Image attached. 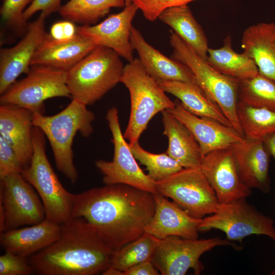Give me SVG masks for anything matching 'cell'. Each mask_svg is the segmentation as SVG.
Segmentation results:
<instances>
[{"mask_svg":"<svg viewBox=\"0 0 275 275\" xmlns=\"http://www.w3.org/2000/svg\"><path fill=\"white\" fill-rule=\"evenodd\" d=\"M155 209L153 194L115 184L75 194L73 217L85 219L115 251L144 233Z\"/></svg>","mask_w":275,"mask_h":275,"instance_id":"6da1fadb","label":"cell"},{"mask_svg":"<svg viewBox=\"0 0 275 275\" xmlns=\"http://www.w3.org/2000/svg\"><path fill=\"white\" fill-rule=\"evenodd\" d=\"M52 244L30 257L39 275H95L110 267L114 251L108 248L93 227L82 217L61 225Z\"/></svg>","mask_w":275,"mask_h":275,"instance_id":"7a4b0ae2","label":"cell"},{"mask_svg":"<svg viewBox=\"0 0 275 275\" xmlns=\"http://www.w3.org/2000/svg\"><path fill=\"white\" fill-rule=\"evenodd\" d=\"M94 113L87 105L72 99L62 111L52 116L33 113V126L40 129L47 139L57 169L72 183L78 179L74 164L72 144L79 132L84 138L93 131Z\"/></svg>","mask_w":275,"mask_h":275,"instance_id":"3957f363","label":"cell"},{"mask_svg":"<svg viewBox=\"0 0 275 275\" xmlns=\"http://www.w3.org/2000/svg\"><path fill=\"white\" fill-rule=\"evenodd\" d=\"M121 57L108 48L97 46L66 71L71 97L90 105L120 82L124 70Z\"/></svg>","mask_w":275,"mask_h":275,"instance_id":"277c9868","label":"cell"},{"mask_svg":"<svg viewBox=\"0 0 275 275\" xmlns=\"http://www.w3.org/2000/svg\"><path fill=\"white\" fill-rule=\"evenodd\" d=\"M120 82L127 88L130 97V116L124 136L131 144L139 141L156 114L173 108L175 103L148 74L139 58L124 66Z\"/></svg>","mask_w":275,"mask_h":275,"instance_id":"5b68a950","label":"cell"},{"mask_svg":"<svg viewBox=\"0 0 275 275\" xmlns=\"http://www.w3.org/2000/svg\"><path fill=\"white\" fill-rule=\"evenodd\" d=\"M32 137L33 156L21 175L39 195L46 218L62 225L73 217L75 194L64 187L54 172L46 154L44 133L34 126Z\"/></svg>","mask_w":275,"mask_h":275,"instance_id":"8992f818","label":"cell"},{"mask_svg":"<svg viewBox=\"0 0 275 275\" xmlns=\"http://www.w3.org/2000/svg\"><path fill=\"white\" fill-rule=\"evenodd\" d=\"M171 57L186 65L197 84L218 105L232 126L243 136L237 113L239 80L221 73L200 57L176 33L170 31Z\"/></svg>","mask_w":275,"mask_h":275,"instance_id":"52a82bcc","label":"cell"},{"mask_svg":"<svg viewBox=\"0 0 275 275\" xmlns=\"http://www.w3.org/2000/svg\"><path fill=\"white\" fill-rule=\"evenodd\" d=\"M222 231L231 241L241 242L251 235H264L275 241L273 219L258 211L246 198L219 203L216 210L202 219L199 232Z\"/></svg>","mask_w":275,"mask_h":275,"instance_id":"ba28073f","label":"cell"},{"mask_svg":"<svg viewBox=\"0 0 275 275\" xmlns=\"http://www.w3.org/2000/svg\"><path fill=\"white\" fill-rule=\"evenodd\" d=\"M26 74L1 95V104H14L33 113L43 114L44 103L47 99L71 97L66 82V71L32 66Z\"/></svg>","mask_w":275,"mask_h":275,"instance_id":"9c48e42d","label":"cell"},{"mask_svg":"<svg viewBox=\"0 0 275 275\" xmlns=\"http://www.w3.org/2000/svg\"><path fill=\"white\" fill-rule=\"evenodd\" d=\"M157 193L171 198L195 218L202 219L214 213L219 203L200 167L183 168L155 182Z\"/></svg>","mask_w":275,"mask_h":275,"instance_id":"30bf717a","label":"cell"},{"mask_svg":"<svg viewBox=\"0 0 275 275\" xmlns=\"http://www.w3.org/2000/svg\"><path fill=\"white\" fill-rule=\"evenodd\" d=\"M219 246L240 249L234 242L218 237L198 239L170 236L158 239L151 261L162 275H184L190 269L199 275L204 268L201 256Z\"/></svg>","mask_w":275,"mask_h":275,"instance_id":"8fae6325","label":"cell"},{"mask_svg":"<svg viewBox=\"0 0 275 275\" xmlns=\"http://www.w3.org/2000/svg\"><path fill=\"white\" fill-rule=\"evenodd\" d=\"M0 180L1 232L36 225L46 218L40 197L21 174H13Z\"/></svg>","mask_w":275,"mask_h":275,"instance_id":"7c38bea8","label":"cell"},{"mask_svg":"<svg viewBox=\"0 0 275 275\" xmlns=\"http://www.w3.org/2000/svg\"><path fill=\"white\" fill-rule=\"evenodd\" d=\"M106 119L114 147L113 159L111 161L99 159L95 162L103 175V183L105 185L124 184L153 194L156 193L155 181L140 167L129 143L125 140L116 107L108 109Z\"/></svg>","mask_w":275,"mask_h":275,"instance_id":"4fadbf2b","label":"cell"},{"mask_svg":"<svg viewBox=\"0 0 275 275\" xmlns=\"http://www.w3.org/2000/svg\"><path fill=\"white\" fill-rule=\"evenodd\" d=\"M139 7L133 2L124 7L120 12L109 15L96 25L77 27V33L97 46L111 49L128 62L133 59V49L130 42L132 22Z\"/></svg>","mask_w":275,"mask_h":275,"instance_id":"5bb4252c","label":"cell"},{"mask_svg":"<svg viewBox=\"0 0 275 275\" xmlns=\"http://www.w3.org/2000/svg\"><path fill=\"white\" fill-rule=\"evenodd\" d=\"M200 168L219 203L246 198L252 194L251 189L240 179L230 148L207 153L202 158Z\"/></svg>","mask_w":275,"mask_h":275,"instance_id":"9a60e30c","label":"cell"},{"mask_svg":"<svg viewBox=\"0 0 275 275\" xmlns=\"http://www.w3.org/2000/svg\"><path fill=\"white\" fill-rule=\"evenodd\" d=\"M41 13L29 24L22 38L14 46L0 50V95L3 94L22 73H28L36 49L43 40L45 20Z\"/></svg>","mask_w":275,"mask_h":275,"instance_id":"2e32d148","label":"cell"},{"mask_svg":"<svg viewBox=\"0 0 275 275\" xmlns=\"http://www.w3.org/2000/svg\"><path fill=\"white\" fill-rule=\"evenodd\" d=\"M174 102L175 106L168 111L191 132L200 146L203 157L211 151L230 148L244 139L234 127L212 118L196 116L186 110L178 99Z\"/></svg>","mask_w":275,"mask_h":275,"instance_id":"e0dca14e","label":"cell"},{"mask_svg":"<svg viewBox=\"0 0 275 275\" xmlns=\"http://www.w3.org/2000/svg\"><path fill=\"white\" fill-rule=\"evenodd\" d=\"M241 180L250 189L263 194L271 190L269 175L270 154L263 141L244 138L230 148Z\"/></svg>","mask_w":275,"mask_h":275,"instance_id":"ac0fdd59","label":"cell"},{"mask_svg":"<svg viewBox=\"0 0 275 275\" xmlns=\"http://www.w3.org/2000/svg\"><path fill=\"white\" fill-rule=\"evenodd\" d=\"M155 209L145 231L158 239L177 236L186 239L198 238L202 219L190 216L174 202L158 193L153 194Z\"/></svg>","mask_w":275,"mask_h":275,"instance_id":"d6986e66","label":"cell"},{"mask_svg":"<svg viewBox=\"0 0 275 275\" xmlns=\"http://www.w3.org/2000/svg\"><path fill=\"white\" fill-rule=\"evenodd\" d=\"M96 46L77 33L64 41L56 40L46 33L35 51L31 66H43L67 71Z\"/></svg>","mask_w":275,"mask_h":275,"instance_id":"ffe728a7","label":"cell"},{"mask_svg":"<svg viewBox=\"0 0 275 275\" xmlns=\"http://www.w3.org/2000/svg\"><path fill=\"white\" fill-rule=\"evenodd\" d=\"M33 113L11 104H1L0 136L13 149L24 169L33 154Z\"/></svg>","mask_w":275,"mask_h":275,"instance_id":"44dd1931","label":"cell"},{"mask_svg":"<svg viewBox=\"0 0 275 275\" xmlns=\"http://www.w3.org/2000/svg\"><path fill=\"white\" fill-rule=\"evenodd\" d=\"M130 42L148 74L156 80H180L196 82L191 70L183 63L168 58L149 44L142 33L132 25Z\"/></svg>","mask_w":275,"mask_h":275,"instance_id":"7402d4cb","label":"cell"},{"mask_svg":"<svg viewBox=\"0 0 275 275\" xmlns=\"http://www.w3.org/2000/svg\"><path fill=\"white\" fill-rule=\"evenodd\" d=\"M61 230V225L45 218L29 227L1 232V245L5 251L28 258L56 241Z\"/></svg>","mask_w":275,"mask_h":275,"instance_id":"603a6c76","label":"cell"},{"mask_svg":"<svg viewBox=\"0 0 275 275\" xmlns=\"http://www.w3.org/2000/svg\"><path fill=\"white\" fill-rule=\"evenodd\" d=\"M241 45L259 73L275 81V23L259 22L249 26L243 31Z\"/></svg>","mask_w":275,"mask_h":275,"instance_id":"cb8c5ba5","label":"cell"},{"mask_svg":"<svg viewBox=\"0 0 275 275\" xmlns=\"http://www.w3.org/2000/svg\"><path fill=\"white\" fill-rule=\"evenodd\" d=\"M161 115L163 134L168 140L167 153L183 168L200 167L203 156L191 132L168 109L163 111Z\"/></svg>","mask_w":275,"mask_h":275,"instance_id":"d4e9b609","label":"cell"},{"mask_svg":"<svg viewBox=\"0 0 275 275\" xmlns=\"http://www.w3.org/2000/svg\"><path fill=\"white\" fill-rule=\"evenodd\" d=\"M156 81L165 92L176 97L183 107L192 114L212 118L233 127L218 105L197 83L170 80Z\"/></svg>","mask_w":275,"mask_h":275,"instance_id":"484cf974","label":"cell"},{"mask_svg":"<svg viewBox=\"0 0 275 275\" xmlns=\"http://www.w3.org/2000/svg\"><path fill=\"white\" fill-rule=\"evenodd\" d=\"M158 18L170 26L200 57L206 61L207 39L187 5L168 8Z\"/></svg>","mask_w":275,"mask_h":275,"instance_id":"4316f807","label":"cell"},{"mask_svg":"<svg viewBox=\"0 0 275 275\" xmlns=\"http://www.w3.org/2000/svg\"><path fill=\"white\" fill-rule=\"evenodd\" d=\"M206 61L221 73L238 80L250 78L259 72L252 59L243 52L239 53L234 51L230 36L224 39L221 47H209Z\"/></svg>","mask_w":275,"mask_h":275,"instance_id":"83f0119b","label":"cell"},{"mask_svg":"<svg viewBox=\"0 0 275 275\" xmlns=\"http://www.w3.org/2000/svg\"><path fill=\"white\" fill-rule=\"evenodd\" d=\"M125 6L124 0H69L58 12L66 20L90 25L104 17L111 8Z\"/></svg>","mask_w":275,"mask_h":275,"instance_id":"f1b7e54d","label":"cell"},{"mask_svg":"<svg viewBox=\"0 0 275 275\" xmlns=\"http://www.w3.org/2000/svg\"><path fill=\"white\" fill-rule=\"evenodd\" d=\"M237 113L244 138L263 141L275 133V111L238 101Z\"/></svg>","mask_w":275,"mask_h":275,"instance_id":"f546056e","label":"cell"},{"mask_svg":"<svg viewBox=\"0 0 275 275\" xmlns=\"http://www.w3.org/2000/svg\"><path fill=\"white\" fill-rule=\"evenodd\" d=\"M238 100L253 107L275 111V81L259 72L239 80Z\"/></svg>","mask_w":275,"mask_h":275,"instance_id":"4dcf8cb0","label":"cell"},{"mask_svg":"<svg viewBox=\"0 0 275 275\" xmlns=\"http://www.w3.org/2000/svg\"><path fill=\"white\" fill-rule=\"evenodd\" d=\"M158 240L145 232L136 240L115 251L110 266L123 272L135 265L151 260Z\"/></svg>","mask_w":275,"mask_h":275,"instance_id":"1f68e13d","label":"cell"},{"mask_svg":"<svg viewBox=\"0 0 275 275\" xmlns=\"http://www.w3.org/2000/svg\"><path fill=\"white\" fill-rule=\"evenodd\" d=\"M129 146L135 159L145 166L147 175L155 182L166 178L183 168L167 152L151 153L143 149L139 141L129 144Z\"/></svg>","mask_w":275,"mask_h":275,"instance_id":"d6a6232c","label":"cell"},{"mask_svg":"<svg viewBox=\"0 0 275 275\" xmlns=\"http://www.w3.org/2000/svg\"><path fill=\"white\" fill-rule=\"evenodd\" d=\"M33 0H4L0 9L3 22L19 33L26 32L28 24L23 13Z\"/></svg>","mask_w":275,"mask_h":275,"instance_id":"836d02e7","label":"cell"},{"mask_svg":"<svg viewBox=\"0 0 275 275\" xmlns=\"http://www.w3.org/2000/svg\"><path fill=\"white\" fill-rule=\"evenodd\" d=\"M33 272L28 258L7 251L0 256V275H29Z\"/></svg>","mask_w":275,"mask_h":275,"instance_id":"e575fe53","label":"cell"},{"mask_svg":"<svg viewBox=\"0 0 275 275\" xmlns=\"http://www.w3.org/2000/svg\"><path fill=\"white\" fill-rule=\"evenodd\" d=\"M196 0H132L144 17L150 21L157 19L164 10L174 6L187 5Z\"/></svg>","mask_w":275,"mask_h":275,"instance_id":"d590c367","label":"cell"},{"mask_svg":"<svg viewBox=\"0 0 275 275\" xmlns=\"http://www.w3.org/2000/svg\"><path fill=\"white\" fill-rule=\"evenodd\" d=\"M23 169L16 153L0 136V179L13 174H21Z\"/></svg>","mask_w":275,"mask_h":275,"instance_id":"8d00e7d4","label":"cell"},{"mask_svg":"<svg viewBox=\"0 0 275 275\" xmlns=\"http://www.w3.org/2000/svg\"><path fill=\"white\" fill-rule=\"evenodd\" d=\"M61 0H33L25 9L23 17L27 20L38 11L44 13L47 16L50 14L58 11L61 7Z\"/></svg>","mask_w":275,"mask_h":275,"instance_id":"74e56055","label":"cell"},{"mask_svg":"<svg viewBox=\"0 0 275 275\" xmlns=\"http://www.w3.org/2000/svg\"><path fill=\"white\" fill-rule=\"evenodd\" d=\"M77 34V27L74 22L65 20L54 23L51 27L50 36L59 41L69 40Z\"/></svg>","mask_w":275,"mask_h":275,"instance_id":"f35d334b","label":"cell"},{"mask_svg":"<svg viewBox=\"0 0 275 275\" xmlns=\"http://www.w3.org/2000/svg\"><path fill=\"white\" fill-rule=\"evenodd\" d=\"M159 271L151 260L135 265L123 272V275H158Z\"/></svg>","mask_w":275,"mask_h":275,"instance_id":"ab89813d","label":"cell"},{"mask_svg":"<svg viewBox=\"0 0 275 275\" xmlns=\"http://www.w3.org/2000/svg\"><path fill=\"white\" fill-rule=\"evenodd\" d=\"M263 142L270 155L275 159V133L268 136Z\"/></svg>","mask_w":275,"mask_h":275,"instance_id":"60d3db41","label":"cell"},{"mask_svg":"<svg viewBox=\"0 0 275 275\" xmlns=\"http://www.w3.org/2000/svg\"><path fill=\"white\" fill-rule=\"evenodd\" d=\"M101 274L103 275H123V272L111 266L106 269Z\"/></svg>","mask_w":275,"mask_h":275,"instance_id":"b9f144b4","label":"cell"},{"mask_svg":"<svg viewBox=\"0 0 275 275\" xmlns=\"http://www.w3.org/2000/svg\"><path fill=\"white\" fill-rule=\"evenodd\" d=\"M125 3V6L130 5V4L132 3V0H124Z\"/></svg>","mask_w":275,"mask_h":275,"instance_id":"7bdbcfd3","label":"cell"},{"mask_svg":"<svg viewBox=\"0 0 275 275\" xmlns=\"http://www.w3.org/2000/svg\"><path fill=\"white\" fill-rule=\"evenodd\" d=\"M271 275H275V269L270 273Z\"/></svg>","mask_w":275,"mask_h":275,"instance_id":"ee69618b","label":"cell"}]
</instances>
